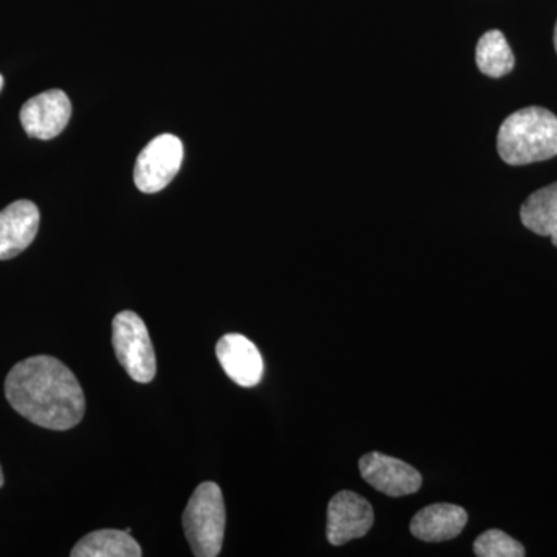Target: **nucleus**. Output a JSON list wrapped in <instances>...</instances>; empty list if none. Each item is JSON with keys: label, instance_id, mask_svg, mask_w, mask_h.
<instances>
[{"label": "nucleus", "instance_id": "f257e3e1", "mask_svg": "<svg viewBox=\"0 0 557 557\" xmlns=\"http://www.w3.org/2000/svg\"><path fill=\"white\" fill-rule=\"evenodd\" d=\"M5 397L20 416L50 431L75 428L86 412L79 381L64 362L49 355L17 362L7 375Z\"/></svg>", "mask_w": 557, "mask_h": 557}, {"label": "nucleus", "instance_id": "f03ea898", "mask_svg": "<svg viewBox=\"0 0 557 557\" xmlns=\"http://www.w3.org/2000/svg\"><path fill=\"white\" fill-rule=\"evenodd\" d=\"M497 150L511 166L553 159L557 156V116L544 108L511 113L498 129Z\"/></svg>", "mask_w": 557, "mask_h": 557}, {"label": "nucleus", "instance_id": "7ed1b4c3", "mask_svg": "<svg viewBox=\"0 0 557 557\" xmlns=\"http://www.w3.org/2000/svg\"><path fill=\"white\" fill-rule=\"evenodd\" d=\"M226 511L218 483L205 482L194 491L183 512V530L197 557H215L222 552Z\"/></svg>", "mask_w": 557, "mask_h": 557}, {"label": "nucleus", "instance_id": "20e7f679", "mask_svg": "<svg viewBox=\"0 0 557 557\" xmlns=\"http://www.w3.org/2000/svg\"><path fill=\"white\" fill-rule=\"evenodd\" d=\"M112 343L116 358L132 380L150 383L156 379L157 359L148 327L134 311H121L113 319Z\"/></svg>", "mask_w": 557, "mask_h": 557}, {"label": "nucleus", "instance_id": "39448f33", "mask_svg": "<svg viewBox=\"0 0 557 557\" xmlns=\"http://www.w3.org/2000/svg\"><path fill=\"white\" fill-rule=\"evenodd\" d=\"M183 157V143L175 135L163 134L153 138L135 163V185L145 194L160 193L178 174Z\"/></svg>", "mask_w": 557, "mask_h": 557}, {"label": "nucleus", "instance_id": "423d86ee", "mask_svg": "<svg viewBox=\"0 0 557 557\" xmlns=\"http://www.w3.org/2000/svg\"><path fill=\"white\" fill-rule=\"evenodd\" d=\"M375 522L368 498L354 491H341L330 500L327 509V539L335 547L354 539L364 537Z\"/></svg>", "mask_w": 557, "mask_h": 557}, {"label": "nucleus", "instance_id": "0eeeda50", "mask_svg": "<svg viewBox=\"0 0 557 557\" xmlns=\"http://www.w3.org/2000/svg\"><path fill=\"white\" fill-rule=\"evenodd\" d=\"M362 479L370 486L388 497H405L416 494L423 485V478L416 468L398 458L381 453H369L358 463Z\"/></svg>", "mask_w": 557, "mask_h": 557}, {"label": "nucleus", "instance_id": "6e6552de", "mask_svg": "<svg viewBox=\"0 0 557 557\" xmlns=\"http://www.w3.org/2000/svg\"><path fill=\"white\" fill-rule=\"evenodd\" d=\"M72 102L62 90L53 89L36 95L21 109V123L28 137L53 139L67 127Z\"/></svg>", "mask_w": 557, "mask_h": 557}, {"label": "nucleus", "instance_id": "1a4fd4ad", "mask_svg": "<svg viewBox=\"0 0 557 557\" xmlns=\"http://www.w3.org/2000/svg\"><path fill=\"white\" fill-rule=\"evenodd\" d=\"M222 369L237 386L256 387L262 380L263 359L259 348L239 333L222 336L215 347Z\"/></svg>", "mask_w": 557, "mask_h": 557}, {"label": "nucleus", "instance_id": "9d476101", "mask_svg": "<svg viewBox=\"0 0 557 557\" xmlns=\"http://www.w3.org/2000/svg\"><path fill=\"white\" fill-rule=\"evenodd\" d=\"M39 209L30 200H17L0 211V260L16 258L38 234Z\"/></svg>", "mask_w": 557, "mask_h": 557}, {"label": "nucleus", "instance_id": "9b49d317", "mask_svg": "<svg viewBox=\"0 0 557 557\" xmlns=\"http://www.w3.org/2000/svg\"><path fill=\"white\" fill-rule=\"evenodd\" d=\"M468 523L465 508L453 504H434L418 511L410 522V533L423 542L456 539Z\"/></svg>", "mask_w": 557, "mask_h": 557}, {"label": "nucleus", "instance_id": "f8f14e48", "mask_svg": "<svg viewBox=\"0 0 557 557\" xmlns=\"http://www.w3.org/2000/svg\"><path fill=\"white\" fill-rule=\"evenodd\" d=\"M520 220L537 236L549 237L557 248V182L528 197L520 208Z\"/></svg>", "mask_w": 557, "mask_h": 557}, {"label": "nucleus", "instance_id": "ddd939ff", "mask_svg": "<svg viewBox=\"0 0 557 557\" xmlns=\"http://www.w3.org/2000/svg\"><path fill=\"white\" fill-rule=\"evenodd\" d=\"M141 547L127 531L98 530L81 539L72 557H139Z\"/></svg>", "mask_w": 557, "mask_h": 557}, {"label": "nucleus", "instance_id": "4468645a", "mask_svg": "<svg viewBox=\"0 0 557 557\" xmlns=\"http://www.w3.org/2000/svg\"><path fill=\"white\" fill-rule=\"evenodd\" d=\"M475 62L480 72L490 78H502L515 69V54L504 33L491 30L480 38Z\"/></svg>", "mask_w": 557, "mask_h": 557}, {"label": "nucleus", "instance_id": "2eb2a0df", "mask_svg": "<svg viewBox=\"0 0 557 557\" xmlns=\"http://www.w3.org/2000/svg\"><path fill=\"white\" fill-rule=\"evenodd\" d=\"M474 555L479 557H523L525 548L502 530H487L474 542Z\"/></svg>", "mask_w": 557, "mask_h": 557}, {"label": "nucleus", "instance_id": "dca6fc26", "mask_svg": "<svg viewBox=\"0 0 557 557\" xmlns=\"http://www.w3.org/2000/svg\"><path fill=\"white\" fill-rule=\"evenodd\" d=\"M3 482H5V479H3V471L2 467H0V487L3 486Z\"/></svg>", "mask_w": 557, "mask_h": 557}, {"label": "nucleus", "instance_id": "f3484780", "mask_svg": "<svg viewBox=\"0 0 557 557\" xmlns=\"http://www.w3.org/2000/svg\"><path fill=\"white\" fill-rule=\"evenodd\" d=\"M555 49H556V53H557V22H556V27H555Z\"/></svg>", "mask_w": 557, "mask_h": 557}, {"label": "nucleus", "instance_id": "a211bd4d", "mask_svg": "<svg viewBox=\"0 0 557 557\" xmlns=\"http://www.w3.org/2000/svg\"><path fill=\"white\" fill-rule=\"evenodd\" d=\"M2 87H3V76L0 75V90H2Z\"/></svg>", "mask_w": 557, "mask_h": 557}]
</instances>
